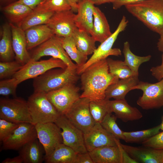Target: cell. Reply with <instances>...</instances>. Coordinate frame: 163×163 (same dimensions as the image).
<instances>
[{
  "label": "cell",
  "instance_id": "cell-1",
  "mask_svg": "<svg viewBox=\"0 0 163 163\" xmlns=\"http://www.w3.org/2000/svg\"><path fill=\"white\" fill-rule=\"evenodd\" d=\"M80 76L83 92L80 97L88 98L90 101L105 99L107 88L119 79L110 72L107 59L92 64Z\"/></svg>",
  "mask_w": 163,
  "mask_h": 163
},
{
  "label": "cell",
  "instance_id": "cell-2",
  "mask_svg": "<svg viewBox=\"0 0 163 163\" xmlns=\"http://www.w3.org/2000/svg\"><path fill=\"white\" fill-rule=\"evenodd\" d=\"M125 7L150 30L163 34V0H145Z\"/></svg>",
  "mask_w": 163,
  "mask_h": 163
},
{
  "label": "cell",
  "instance_id": "cell-3",
  "mask_svg": "<svg viewBox=\"0 0 163 163\" xmlns=\"http://www.w3.org/2000/svg\"><path fill=\"white\" fill-rule=\"evenodd\" d=\"M79 78L77 69L53 68L34 78L33 86L34 91L47 93L69 84H75Z\"/></svg>",
  "mask_w": 163,
  "mask_h": 163
},
{
  "label": "cell",
  "instance_id": "cell-4",
  "mask_svg": "<svg viewBox=\"0 0 163 163\" xmlns=\"http://www.w3.org/2000/svg\"><path fill=\"white\" fill-rule=\"evenodd\" d=\"M27 102L32 123L34 125L54 122L61 115L45 92L34 91Z\"/></svg>",
  "mask_w": 163,
  "mask_h": 163
},
{
  "label": "cell",
  "instance_id": "cell-5",
  "mask_svg": "<svg viewBox=\"0 0 163 163\" xmlns=\"http://www.w3.org/2000/svg\"><path fill=\"white\" fill-rule=\"evenodd\" d=\"M128 23V21L126 17L123 16L114 32L101 43L85 64L78 67L77 72L78 75H80L88 67L96 62L106 59L110 56H118L122 55L121 51L119 48L112 47L118 35L125 30Z\"/></svg>",
  "mask_w": 163,
  "mask_h": 163
},
{
  "label": "cell",
  "instance_id": "cell-6",
  "mask_svg": "<svg viewBox=\"0 0 163 163\" xmlns=\"http://www.w3.org/2000/svg\"><path fill=\"white\" fill-rule=\"evenodd\" d=\"M0 118L18 123H32L27 101L17 97L0 98Z\"/></svg>",
  "mask_w": 163,
  "mask_h": 163
},
{
  "label": "cell",
  "instance_id": "cell-7",
  "mask_svg": "<svg viewBox=\"0 0 163 163\" xmlns=\"http://www.w3.org/2000/svg\"><path fill=\"white\" fill-rule=\"evenodd\" d=\"M30 54V60L38 61L44 56H50L61 60L67 67L74 69L78 68L64 49L61 37L54 35L37 46Z\"/></svg>",
  "mask_w": 163,
  "mask_h": 163
},
{
  "label": "cell",
  "instance_id": "cell-8",
  "mask_svg": "<svg viewBox=\"0 0 163 163\" xmlns=\"http://www.w3.org/2000/svg\"><path fill=\"white\" fill-rule=\"evenodd\" d=\"M67 67L61 60L52 57L39 61L30 60L23 65L13 76L15 78L18 85L27 80L34 78L53 68L65 69Z\"/></svg>",
  "mask_w": 163,
  "mask_h": 163
},
{
  "label": "cell",
  "instance_id": "cell-9",
  "mask_svg": "<svg viewBox=\"0 0 163 163\" xmlns=\"http://www.w3.org/2000/svg\"><path fill=\"white\" fill-rule=\"evenodd\" d=\"M136 89L143 91L142 95L137 101V104L142 109L149 110L163 106V79L155 83L139 81L131 90Z\"/></svg>",
  "mask_w": 163,
  "mask_h": 163
},
{
  "label": "cell",
  "instance_id": "cell-10",
  "mask_svg": "<svg viewBox=\"0 0 163 163\" xmlns=\"http://www.w3.org/2000/svg\"><path fill=\"white\" fill-rule=\"evenodd\" d=\"M90 101L88 98L80 97L64 114L84 133L90 129L96 123L90 112Z\"/></svg>",
  "mask_w": 163,
  "mask_h": 163
},
{
  "label": "cell",
  "instance_id": "cell-11",
  "mask_svg": "<svg viewBox=\"0 0 163 163\" xmlns=\"http://www.w3.org/2000/svg\"><path fill=\"white\" fill-rule=\"evenodd\" d=\"M54 123L61 129L63 143L77 153L88 152L84 139V133L72 123L64 114H61Z\"/></svg>",
  "mask_w": 163,
  "mask_h": 163
},
{
  "label": "cell",
  "instance_id": "cell-12",
  "mask_svg": "<svg viewBox=\"0 0 163 163\" xmlns=\"http://www.w3.org/2000/svg\"><path fill=\"white\" fill-rule=\"evenodd\" d=\"M80 89L70 83L46 93L47 97L61 114H64L80 98Z\"/></svg>",
  "mask_w": 163,
  "mask_h": 163
},
{
  "label": "cell",
  "instance_id": "cell-13",
  "mask_svg": "<svg viewBox=\"0 0 163 163\" xmlns=\"http://www.w3.org/2000/svg\"><path fill=\"white\" fill-rule=\"evenodd\" d=\"M37 138L44 148V158L48 157L59 144L63 143L61 129L53 122L35 125Z\"/></svg>",
  "mask_w": 163,
  "mask_h": 163
},
{
  "label": "cell",
  "instance_id": "cell-14",
  "mask_svg": "<svg viewBox=\"0 0 163 163\" xmlns=\"http://www.w3.org/2000/svg\"><path fill=\"white\" fill-rule=\"evenodd\" d=\"M38 139L35 125L29 123H20L2 142V149L20 150L24 145Z\"/></svg>",
  "mask_w": 163,
  "mask_h": 163
},
{
  "label": "cell",
  "instance_id": "cell-15",
  "mask_svg": "<svg viewBox=\"0 0 163 163\" xmlns=\"http://www.w3.org/2000/svg\"><path fill=\"white\" fill-rule=\"evenodd\" d=\"M72 10L54 12L47 24L54 35L65 37L72 36L77 28L75 18L76 14Z\"/></svg>",
  "mask_w": 163,
  "mask_h": 163
},
{
  "label": "cell",
  "instance_id": "cell-16",
  "mask_svg": "<svg viewBox=\"0 0 163 163\" xmlns=\"http://www.w3.org/2000/svg\"><path fill=\"white\" fill-rule=\"evenodd\" d=\"M84 136L88 152L103 146L117 145L115 137L99 123H96L90 129L84 133Z\"/></svg>",
  "mask_w": 163,
  "mask_h": 163
},
{
  "label": "cell",
  "instance_id": "cell-17",
  "mask_svg": "<svg viewBox=\"0 0 163 163\" xmlns=\"http://www.w3.org/2000/svg\"><path fill=\"white\" fill-rule=\"evenodd\" d=\"M120 144L128 154L138 163H163V149L145 146L134 147Z\"/></svg>",
  "mask_w": 163,
  "mask_h": 163
},
{
  "label": "cell",
  "instance_id": "cell-18",
  "mask_svg": "<svg viewBox=\"0 0 163 163\" xmlns=\"http://www.w3.org/2000/svg\"><path fill=\"white\" fill-rule=\"evenodd\" d=\"M107 104L109 112L114 113L117 118L123 122L138 120L143 117L141 112L130 105L125 99L111 101L107 99Z\"/></svg>",
  "mask_w": 163,
  "mask_h": 163
},
{
  "label": "cell",
  "instance_id": "cell-19",
  "mask_svg": "<svg viewBox=\"0 0 163 163\" xmlns=\"http://www.w3.org/2000/svg\"><path fill=\"white\" fill-rule=\"evenodd\" d=\"M94 5L90 0H79L75 18L77 28L90 35L93 29Z\"/></svg>",
  "mask_w": 163,
  "mask_h": 163
},
{
  "label": "cell",
  "instance_id": "cell-20",
  "mask_svg": "<svg viewBox=\"0 0 163 163\" xmlns=\"http://www.w3.org/2000/svg\"><path fill=\"white\" fill-rule=\"evenodd\" d=\"M9 23L11 31L12 46L15 59L24 65L31 60L30 54L27 48L25 31L20 27Z\"/></svg>",
  "mask_w": 163,
  "mask_h": 163
},
{
  "label": "cell",
  "instance_id": "cell-21",
  "mask_svg": "<svg viewBox=\"0 0 163 163\" xmlns=\"http://www.w3.org/2000/svg\"><path fill=\"white\" fill-rule=\"evenodd\" d=\"M28 50H31L45 42L54 34L47 24L34 26L24 30Z\"/></svg>",
  "mask_w": 163,
  "mask_h": 163
},
{
  "label": "cell",
  "instance_id": "cell-22",
  "mask_svg": "<svg viewBox=\"0 0 163 163\" xmlns=\"http://www.w3.org/2000/svg\"><path fill=\"white\" fill-rule=\"evenodd\" d=\"M139 81L138 76L120 79L116 82L110 85L105 92V98L110 99H124L126 94L131 91L132 87L137 85Z\"/></svg>",
  "mask_w": 163,
  "mask_h": 163
},
{
  "label": "cell",
  "instance_id": "cell-23",
  "mask_svg": "<svg viewBox=\"0 0 163 163\" xmlns=\"http://www.w3.org/2000/svg\"><path fill=\"white\" fill-rule=\"evenodd\" d=\"M88 152L94 163H122L120 151L117 144L101 147Z\"/></svg>",
  "mask_w": 163,
  "mask_h": 163
},
{
  "label": "cell",
  "instance_id": "cell-24",
  "mask_svg": "<svg viewBox=\"0 0 163 163\" xmlns=\"http://www.w3.org/2000/svg\"><path fill=\"white\" fill-rule=\"evenodd\" d=\"M10 23L20 27L33 9L18 1L1 8Z\"/></svg>",
  "mask_w": 163,
  "mask_h": 163
},
{
  "label": "cell",
  "instance_id": "cell-25",
  "mask_svg": "<svg viewBox=\"0 0 163 163\" xmlns=\"http://www.w3.org/2000/svg\"><path fill=\"white\" fill-rule=\"evenodd\" d=\"M112 34L109 24L104 14L98 8L95 6L93 29L91 35L96 41L101 43Z\"/></svg>",
  "mask_w": 163,
  "mask_h": 163
},
{
  "label": "cell",
  "instance_id": "cell-26",
  "mask_svg": "<svg viewBox=\"0 0 163 163\" xmlns=\"http://www.w3.org/2000/svg\"><path fill=\"white\" fill-rule=\"evenodd\" d=\"M0 62L14 60L15 55L12 46V33L9 23L4 24L0 30Z\"/></svg>",
  "mask_w": 163,
  "mask_h": 163
},
{
  "label": "cell",
  "instance_id": "cell-27",
  "mask_svg": "<svg viewBox=\"0 0 163 163\" xmlns=\"http://www.w3.org/2000/svg\"><path fill=\"white\" fill-rule=\"evenodd\" d=\"M37 139L24 145L20 149L19 155L24 163H41L44 157Z\"/></svg>",
  "mask_w": 163,
  "mask_h": 163
},
{
  "label": "cell",
  "instance_id": "cell-28",
  "mask_svg": "<svg viewBox=\"0 0 163 163\" xmlns=\"http://www.w3.org/2000/svg\"><path fill=\"white\" fill-rule=\"evenodd\" d=\"M72 36L78 49L83 55L88 56L93 54L97 48L94 39L85 31L76 28Z\"/></svg>",
  "mask_w": 163,
  "mask_h": 163
},
{
  "label": "cell",
  "instance_id": "cell-29",
  "mask_svg": "<svg viewBox=\"0 0 163 163\" xmlns=\"http://www.w3.org/2000/svg\"><path fill=\"white\" fill-rule=\"evenodd\" d=\"M77 153L70 147L61 143L44 158L45 161L46 163H73Z\"/></svg>",
  "mask_w": 163,
  "mask_h": 163
},
{
  "label": "cell",
  "instance_id": "cell-30",
  "mask_svg": "<svg viewBox=\"0 0 163 163\" xmlns=\"http://www.w3.org/2000/svg\"><path fill=\"white\" fill-rule=\"evenodd\" d=\"M54 12L37 7L32 10L19 27L24 31L34 26L47 24Z\"/></svg>",
  "mask_w": 163,
  "mask_h": 163
},
{
  "label": "cell",
  "instance_id": "cell-31",
  "mask_svg": "<svg viewBox=\"0 0 163 163\" xmlns=\"http://www.w3.org/2000/svg\"><path fill=\"white\" fill-rule=\"evenodd\" d=\"M123 53L124 57V62L129 67L134 76H138L139 68L142 63L149 61L151 58L150 55L144 56L136 55L131 51L128 41L124 43Z\"/></svg>",
  "mask_w": 163,
  "mask_h": 163
},
{
  "label": "cell",
  "instance_id": "cell-32",
  "mask_svg": "<svg viewBox=\"0 0 163 163\" xmlns=\"http://www.w3.org/2000/svg\"><path fill=\"white\" fill-rule=\"evenodd\" d=\"M62 46L70 59L74 61L78 67L85 64L88 56L81 53L78 49L73 37H61Z\"/></svg>",
  "mask_w": 163,
  "mask_h": 163
},
{
  "label": "cell",
  "instance_id": "cell-33",
  "mask_svg": "<svg viewBox=\"0 0 163 163\" xmlns=\"http://www.w3.org/2000/svg\"><path fill=\"white\" fill-rule=\"evenodd\" d=\"M160 124L147 129L134 132L123 131L124 141L128 143L142 142L160 132Z\"/></svg>",
  "mask_w": 163,
  "mask_h": 163
},
{
  "label": "cell",
  "instance_id": "cell-34",
  "mask_svg": "<svg viewBox=\"0 0 163 163\" xmlns=\"http://www.w3.org/2000/svg\"><path fill=\"white\" fill-rule=\"evenodd\" d=\"M107 61L110 72L119 79L134 76L131 69L125 65L124 61L114 60L110 58H107Z\"/></svg>",
  "mask_w": 163,
  "mask_h": 163
},
{
  "label": "cell",
  "instance_id": "cell-35",
  "mask_svg": "<svg viewBox=\"0 0 163 163\" xmlns=\"http://www.w3.org/2000/svg\"><path fill=\"white\" fill-rule=\"evenodd\" d=\"M117 117L112 113H108L100 123L102 127L115 138L125 139L123 131L119 127L116 122Z\"/></svg>",
  "mask_w": 163,
  "mask_h": 163
},
{
  "label": "cell",
  "instance_id": "cell-36",
  "mask_svg": "<svg viewBox=\"0 0 163 163\" xmlns=\"http://www.w3.org/2000/svg\"><path fill=\"white\" fill-rule=\"evenodd\" d=\"M89 109L95 123H101L106 115L109 113L106 98L99 101H90Z\"/></svg>",
  "mask_w": 163,
  "mask_h": 163
},
{
  "label": "cell",
  "instance_id": "cell-37",
  "mask_svg": "<svg viewBox=\"0 0 163 163\" xmlns=\"http://www.w3.org/2000/svg\"><path fill=\"white\" fill-rule=\"evenodd\" d=\"M37 7L55 12L72 9L68 0H46Z\"/></svg>",
  "mask_w": 163,
  "mask_h": 163
},
{
  "label": "cell",
  "instance_id": "cell-38",
  "mask_svg": "<svg viewBox=\"0 0 163 163\" xmlns=\"http://www.w3.org/2000/svg\"><path fill=\"white\" fill-rule=\"evenodd\" d=\"M22 65L16 60L0 62V79L1 80L13 77L22 67Z\"/></svg>",
  "mask_w": 163,
  "mask_h": 163
},
{
  "label": "cell",
  "instance_id": "cell-39",
  "mask_svg": "<svg viewBox=\"0 0 163 163\" xmlns=\"http://www.w3.org/2000/svg\"><path fill=\"white\" fill-rule=\"evenodd\" d=\"M18 85L17 79L12 77L1 80L0 81V94L16 97V88Z\"/></svg>",
  "mask_w": 163,
  "mask_h": 163
},
{
  "label": "cell",
  "instance_id": "cell-40",
  "mask_svg": "<svg viewBox=\"0 0 163 163\" xmlns=\"http://www.w3.org/2000/svg\"><path fill=\"white\" fill-rule=\"evenodd\" d=\"M20 123L0 118V141L2 142L4 141L18 126Z\"/></svg>",
  "mask_w": 163,
  "mask_h": 163
},
{
  "label": "cell",
  "instance_id": "cell-41",
  "mask_svg": "<svg viewBox=\"0 0 163 163\" xmlns=\"http://www.w3.org/2000/svg\"><path fill=\"white\" fill-rule=\"evenodd\" d=\"M144 146L163 149V131L142 142Z\"/></svg>",
  "mask_w": 163,
  "mask_h": 163
},
{
  "label": "cell",
  "instance_id": "cell-42",
  "mask_svg": "<svg viewBox=\"0 0 163 163\" xmlns=\"http://www.w3.org/2000/svg\"><path fill=\"white\" fill-rule=\"evenodd\" d=\"M115 140L120 151L122 163H138V162L132 158L123 148L121 145L119 139L115 138Z\"/></svg>",
  "mask_w": 163,
  "mask_h": 163
},
{
  "label": "cell",
  "instance_id": "cell-43",
  "mask_svg": "<svg viewBox=\"0 0 163 163\" xmlns=\"http://www.w3.org/2000/svg\"><path fill=\"white\" fill-rule=\"evenodd\" d=\"M152 75L158 81L163 79V53L161 55L160 65L153 67L150 69Z\"/></svg>",
  "mask_w": 163,
  "mask_h": 163
},
{
  "label": "cell",
  "instance_id": "cell-44",
  "mask_svg": "<svg viewBox=\"0 0 163 163\" xmlns=\"http://www.w3.org/2000/svg\"><path fill=\"white\" fill-rule=\"evenodd\" d=\"M73 163H94L88 152L77 153Z\"/></svg>",
  "mask_w": 163,
  "mask_h": 163
},
{
  "label": "cell",
  "instance_id": "cell-45",
  "mask_svg": "<svg viewBox=\"0 0 163 163\" xmlns=\"http://www.w3.org/2000/svg\"><path fill=\"white\" fill-rule=\"evenodd\" d=\"M145 0H113L111 3L113 9L117 10L123 6L134 4Z\"/></svg>",
  "mask_w": 163,
  "mask_h": 163
},
{
  "label": "cell",
  "instance_id": "cell-46",
  "mask_svg": "<svg viewBox=\"0 0 163 163\" xmlns=\"http://www.w3.org/2000/svg\"><path fill=\"white\" fill-rule=\"evenodd\" d=\"M46 0H19L18 1L34 9Z\"/></svg>",
  "mask_w": 163,
  "mask_h": 163
},
{
  "label": "cell",
  "instance_id": "cell-47",
  "mask_svg": "<svg viewBox=\"0 0 163 163\" xmlns=\"http://www.w3.org/2000/svg\"><path fill=\"white\" fill-rule=\"evenodd\" d=\"M23 159L19 155L13 158H7L3 160L2 163H22Z\"/></svg>",
  "mask_w": 163,
  "mask_h": 163
},
{
  "label": "cell",
  "instance_id": "cell-48",
  "mask_svg": "<svg viewBox=\"0 0 163 163\" xmlns=\"http://www.w3.org/2000/svg\"><path fill=\"white\" fill-rule=\"evenodd\" d=\"M79 0H68L71 7L72 10L74 12L77 11L78 4Z\"/></svg>",
  "mask_w": 163,
  "mask_h": 163
},
{
  "label": "cell",
  "instance_id": "cell-49",
  "mask_svg": "<svg viewBox=\"0 0 163 163\" xmlns=\"http://www.w3.org/2000/svg\"><path fill=\"white\" fill-rule=\"evenodd\" d=\"M157 47L159 51L163 53V34L160 35L157 43Z\"/></svg>",
  "mask_w": 163,
  "mask_h": 163
},
{
  "label": "cell",
  "instance_id": "cell-50",
  "mask_svg": "<svg viewBox=\"0 0 163 163\" xmlns=\"http://www.w3.org/2000/svg\"><path fill=\"white\" fill-rule=\"evenodd\" d=\"M94 5H100L107 3H111L113 0H90Z\"/></svg>",
  "mask_w": 163,
  "mask_h": 163
},
{
  "label": "cell",
  "instance_id": "cell-51",
  "mask_svg": "<svg viewBox=\"0 0 163 163\" xmlns=\"http://www.w3.org/2000/svg\"><path fill=\"white\" fill-rule=\"evenodd\" d=\"M19 0H0V6L1 8Z\"/></svg>",
  "mask_w": 163,
  "mask_h": 163
},
{
  "label": "cell",
  "instance_id": "cell-52",
  "mask_svg": "<svg viewBox=\"0 0 163 163\" xmlns=\"http://www.w3.org/2000/svg\"><path fill=\"white\" fill-rule=\"evenodd\" d=\"M161 125V129L163 131V117L162 118V122L160 124Z\"/></svg>",
  "mask_w": 163,
  "mask_h": 163
}]
</instances>
